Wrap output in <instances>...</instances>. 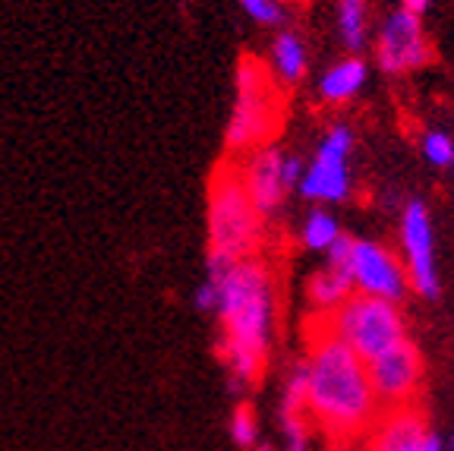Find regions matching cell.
<instances>
[{
    "instance_id": "1",
    "label": "cell",
    "mask_w": 454,
    "mask_h": 451,
    "mask_svg": "<svg viewBox=\"0 0 454 451\" xmlns=\"http://www.w3.org/2000/svg\"><path fill=\"white\" fill-rule=\"evenodd\" d=\"M208 278L218 284V357L227 369V388L243 395L269 369L275 328V275L262 256L240 262L208 259Z\"/></svg>"
},
{
    "instance_id": "2",
    "label": "cell",
    "mask_w": 454,
    "mask_h": 451,
    "mask_svg": "<svg viewBox=\"0 0 454 451\" xmlns=\"http://www.w3.org/2000/svg\"><path fill=\"white\" fill-rule=\"evenodd\" d=\"M306 414L328 445H354L382 414L369 369L340 338H334L319 316L306 319Z\"/></svg>"
},
{
    "instance_id": "3",
    "label": "cell",
    "mask_w": 454,
    "mask_h": 451,
    "mask_svg": "<svg viewBox=\"0 0 454 451\" xmlns=\"http://www.w3.org/2000/svg\"><path fill=\"white\" fill-rule=\"evenodd\" d=\"M206 227H208V259L240 262L262 253L265 218L253 205L240 180L234 158L215 164L206 190Z\"/></svg>"
},
{
    "instance_id": "4",
    "label": "cell",
    "mask_w": 454,
    "mask_h": 451,
    "mask_svg": "<svg viewBox=\"0 0 454 451\" xmlns=\"http://www.w3.org/2000/svg\"><path fill=\"white\" fill-rule=\"evenodd\" d=\"M234 111L224 130L227 158H240L253 148L271 146L284 120V85L275 79L271 67L253 54L237 60Z\"/></svg>"
},
{
    "instance_id": "5",
    "label": "cell",
    "mask_w": 454,
    "mask_h": 451,
    "mask_svg": "<svg viewBox=\"0 0 454 451\" xmlns=\"http://www.w3.org/2000/svg\"><path fill=\"white\" fill-rule=\"evenodd\" d=\"M319 319L328 332L344 341L363 363L382 357L385 351H391L395 344L411 338L401 304H391V300H382V297L354 294L338 310L325 313Z\"/></svg>"
},
{
    "instance_id": "6",
    "label": "cell",
    "mask_w": 454,
    "mask_h": 451,
    "mask_svg": "<svg viewBox=\"0 0 454 451\" xmlns=\"http://www.w3.org/2000/svg\"><path fill=\"white\" fill-rule=\"evenodd\" d=\"M376 64L385 76H407L433 64V44L426 36L423 16L397 7L379 26Z\"/></svg>"
},
{
    "instance_id": "7",
    "label": "cell",
    "mask_w": 454,
    "mask_h": 451,
    "mask_svg": "<svg viewBox=\"0 0 454 451\" xmlns=\"http://www.w3.org/2000/svg\"><path fill=\"white\" fill-rule=\"evenodd\" d=\"M350 152H354V130L344 123L328 127L312 162L306 164V174L297 186L300 196L309 202H344L350 196Z\"/></svg>"
},
{
    "instance_id": "8",
    "label": "cell",
    "mask_w": 454,
    "mask_h": 451,
    "mask_svg": "<svg viewBox=\"0 0 454 451\" xmlns=\"http://www.w3.org/2000/svg\"><path fill=\"white\" fill-rule=\"evenodd\" d=\"M401 247L411 290L423 300H439V268H435V231L423 199H411L401 212Z\"/></svg>"
},
{
    "instance_id": "9",
    "label": "cell",
    "mask_w": 454,
    "mask_h": 451,
    "mask_svg": "<svg viewBox=\"0 0 454 451\" xmlns=\"http://www.w3.org/2000/svg\"><path fill=\"white\" fill-rule=\"evenodd\" d=\"M369 382H372V392H376L382 410L391 407H411L417 404L419 388H423V353L413 344L411 338H404L401 344H395L391 351H385L382 357L369 360Z\"/></svg>"
},
{
    "instance_id": "10",
    "label": "cell",
    "mask_w": 454,
    "mask_h": 451,
    "mask_svg": "<svg viewBox=\"0 0 454 451\" xmlns=\"http://www.w3.org/2000/svg\"><path fill=\"white\" fill-rule=\"evenodd\" d=\"M348 268H350V278H354L356 294L382 297V300H391V304H401L411 294L404 262L397 259L388 247L376 243V240L354 237Z\"/></svg>"
},
{
    "instance_id": "11",
    "label": "cell",
    "mask_w": 454,
    "mask_h": 451,
    "mask_svg": "<svg viewBox=\"0 0 454 451\" xmlns=\"http://www.w3.org/2000/svg\"><path fill=\"white\" fill-rule=\"evenodd\" d=\"M237 162V170H240V180L247 186L249 199L253 205L262 212V218H275L281 212L284 199H287V184H284V152L271 142V146H262V148H253L247 155L234 158Z\"/></svg>"
},
{
    "instance_id": "12",
    "label": "cell",
    "mask_w": 454,
    "mask_h": 451,
    "mask_svg": "<svg viewBox=\"0 0 454 451\" xmlns=\"http://www.w3.org/2000/svg\"><path fill=\"white\" fill-rule=\"evenodd\" d=\"M350 243L354 237L350 233H340L332 243V249L325 253V262H322L312 278L306 281V300H309L312 316H325V313L338 310L348 297H354V278H350Z\"/></svg>"
},
{
    "instance_id": "13",
    "label": "cell",
    "mask_w": 454,
    "mask_h": 451,
    "mask_svg": "<svg viewBox=\"0 0 454 451\" xmlns=\"http://www.w3.org/2000/svg\"><path fill=\"white\" fill-rule=\"evenodd\" d=\"M426 432V414L417 404L391 407L382 410L372 430L363 436V451H423Z\"/></svg>"
},
{
    "instance_id": "14",
    "label": "cell",
    "mask_w": 454,
    "mask_h": 451,
    "mask_svg": "<svg viewBox=\"0 0 454 451\" xmlns=\"http://www.w3.org/2000/svg\"><path fill=\"white\" fill-rule=\"evenodd\" d=\"M369 79V67L360 54H348L344 60L332 64L319 79V99L325 105H344V101L356 99L363 92V85Z\"/></svg>"
},
{
    "instance_id": "15",
    "label": "cell",
    "mask_w": 454,
    "mask_h": 451,
    "mask_svg": "<svg viewBox=\"0 0 454 451\" xmlns=\"http://www.w3.org/2000/svg\"><path fill=\"white\" fill-rule=\"evenodd\" d=\"M269 67L275 73V79L281 85H297L303 83L306 67H309V57H306V44L297 32L284 28L278 32L275 42H271V54H269Z\"/></svg>"
},
{
    "instance_id": "16",
    "label": "cell",
    "mask_w": 454,
    "mask_h": 451,
    "mask_svg": "<svg viewBox=\"0 0 454 451\" xmlns=\"http://www.w3.org/2000/svg\"><path fill=\"white\" fill-rule=\"evenodd\" d=\"M338 32L350 54H360L366 48L369 0H338Z\"/></svg>"
},
{
    "instance_id": "17",
    "label": "cell",
    "mask_w": 454,
    "mask_h": 451,
    "mask_svg": "<svg viewBox=\"0 0 454 451\" xmlns=\"http://www.w3.org/2000/svg\"><path fill=\"white\" fill-rule=\"evenodd\" d=\"M340 233L344 231H340L338 218H334L328 209H312V212L306 215L303 227H300V240H303V247L312 249V253H328Z\"/></svg>"
},
{
    "instance_id": "18",
    "label": "cell",
    "mask_w": 454,
    "mask_h": 451,
    "mask_svg": "<svg viewBox=\"0 0 454 451\" xmlns=\"http://www.w3.org/2000/svg\"><path fill=\"white\" fill-rule=\"evenodd\" d=\"M306 392H309L306 360H297V363L287 369V379H284L281 410H278V414H306Z\"/></svg>"
},
{
    "instance_id": "19",
    "label": "cell",
    "mask_w": 454,
    "mask_h": 451,
    "mask_svg": "<svg viewBox=\"0 0 454 451\" xmlns=\"http://www.w3.org/2000/svg\"><path fill=\"white\" fill-rule=\"evenodd\" d=\"M231 439L240 451H253L259 445V416H255V407L249 401H240L231 414Z\"/></svg>"
},
{
    "instance_id": "20",
    "label": "cell",
    "mask_w": 454,
    "mask_h": 451,
    "mask_svg": "<svg viewBox=\"0 0 454 451\" xmlns=\"http://www.w3.org/2000/svg\"><path fill=\"white\" fill-rule=\"evenodd\" d=\"M278 420H281V432H284L281 451H309L312 430H316L309 414H278Z\"/></svg>"
},
{
    "instance_id": "21",
    "label": "cell",
    "mask_w": 454,
    "mask_h": 451,
    "mask_svg": "<svg viewBox=\"0 0 454 451\" xmlns=\"http://www.w3.org/2000/svg\"><path fill=\"white\" fill-rule=\"evenodd\" d=\"M237 4H240L249 20L265 28H278L287 22V10H284L281 0H237Z\"/></svg>"
},
{
    "instance_id": "22",
    "label": "cell",
    "mask_w": 454,
    "mask_h": 451,
    "mask_svg": "<svg viewBox=\"0 0 454 451\" xmlns=\"http://www.w3.org/2000/svg\"><path fill=\"white\" fill-rule=\"evenodd\" d=\"M423 158L435 168H451L454 158V139L442 130H429L423 133Z\"/></svg>"
},
{
    "instance_id": "23",
    "label": "cell",
    "mask_w": 454,
    "mask_h": 451,
    "mask_svg": "<svg viewBox=\"0 0 454 451\" xmlns=\"http://www.w3.org/2000/svg\"><path fill=\"white\" fill-rule=\"evenodd\" d=\"M281 170H284V184H287V190H297L300 186V180H303V174H306V164H303V158L300 155H287L284 152V164H281Z\"/></svg>"
},
{
    "instance_id": "24",
    "label": "cell",
    "mask_w": 454,
    "mask_h": 451,
    "mask_svg": "<svg viewBox=\"0 0 454 451\" xmlns=\"http://www.w3.org/2000/svg\"><path fill=\"white\" fill-rule=\"evenodd\" d=\"M196 310H202V313H215V306H218V284L212 281V278H206V281L199 284L196 288Z\"/></svg>"
},
{
    "instance_id": "25",
    "label": "cell",
    "mask_w": 454,
    "mask_h": 451,
    "mask_svg": "<svg viewBox=\"0 0 454 451\" xmlns=\"http://www.w3.org/2000/svg\"><path fill=\"white\" fill-rule=\"evenodd\" d=\"M423 451H448V445L442 442L435 432H426V439H423Z\"/></svg>"
},
{
    "instance_id": "26",
    "label": "cell",
    "mask_w": 454,
    "mask_h": 451,
    "mask_svg": "<svg viewBox=\"0 0 454 451\" xmlns=\"http://www.w3.org/2000/svg\"><path fill=\"white\" fill-rule=\"evenodd\" d=\"M401 7L411 10V13H417V16H423L426 10H429V0H401Z\"/></svg>"
},
{
    "instance_id": "27",
    "label": "cell",
    "mask_w": 454,
    "mask_h": 451,
    "mask_svg": "<svg viewBox=\"0 0 454 451\" xmlns=\"http://www.w3.org/2000/svg\"><path fill=\"white\" fill-rule=\"evenodd\" d=\"M332 451H363V448H354V445H332Z\"/></svg>"
},
{
    "instance_id": "28",
    "label": "cell",
    "mask_w": 454,
    "mask_h": 451,
    "mask_svg": "<svg viewBox=\"0 0 454 451\" xmlns=\"http://www.w3.org/2000/svg\"><path fill=\"white\" fill-rule=\"evenodd\" d=\"M253 451H275V448H271V445H255Z\"/></svg>"
},
{
    "instance_id": "29",
    "label": "cell",
    "mask_w": 454,
    "mask_h": 451,
    "mask_svg": "<svg viewBox=\"0 0 454 451\" xmlns=\"http://www.w3.org/2000/svg\"><path fill=\"white\" fill-rule=\"evenodd\" d=\"M448 451H454V436H451V442H448Z\"/></svg>"
},
{
    "instance_id": "30",
    "label": "cell",
    "mask_w": 454,
    "mask_h": 451,
    "mask_svg": "<svg viewBox=\"0 0 454 451\" xmlns=\"http://www.w3.org/2000/svg\"><path fill=\"white\" fill-rule=\"evenodd\" d=\"M451 170H454V158H451Z\"/></svg>"
}]
</instances>
